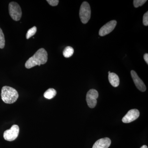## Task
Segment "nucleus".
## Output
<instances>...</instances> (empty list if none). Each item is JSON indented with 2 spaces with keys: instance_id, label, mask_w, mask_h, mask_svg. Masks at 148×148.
I'll use <instances>...</instances> for the list:
<instances>
[{
  "instance_id": "19",
  "label": "nucleus",
  "mask_w": 148,
  "mask_h": 148,
  "mask_svg": "<svg viewBox=\"0 0 148 148\" xmlns=\"http://www.w3.org/2000/svg\"><path fill=\"white\" fill-rule=\"evenodd\" d=\"M144 58L147 64H148V54L147 53L144 54Z\"/></svg>"
},
{
  "instance_id": "16",
  "label": "nucleus",
  "mask_w": 148,
  "mask_h": 148,
  "mask_svg": "<svg viewBox=\"0 0 148 148\" xmlns=\"http://www.w3.org/2000/svg\"><path fill=\"white\" fill-rule=\"evenodd\" d=\"M147 1L146 0H134L133 4L135 8H138L143 5Z\"/></svg>"
},
{
  "instance_id": "12",
  "label": "nucleus",
  "mask_w": 148,
  "mask_h": 148,
  "mask_svg": "<svg viewBox=\"0 0 148 148\" xmlns=\"http://www.w3.org/2000/svg\"><path fill=\"white\" fill-rule=\"evenodd\" d=\"M56 94V90L53 88H50L45 91L44 94V96L47 99H51L54 98Z\"/></svg>"
},
{
  "instance_id": "3",
  "label": "nucleus",
  "mask_w": 148,
  "mask_h": 148,
  "mask_svg": "<svg viewBox=\"0 0 148 148\" xmlns=\"http://www.w3.org/2000/svg\"><path fill=\"white\" fill-rule=\"evenodd\" d=\"M79 14L82 23L84 24L88 23L90 18L91 10L89 3L87 2H84L81 5Z\"/></svg>"
},
{
  "instance_id": "13",
  "label": "nucleus",
  "mask_w": 148,
  "mask_h": 148,
  "mask_svg": "<svg viewBox=\"0 0 148 148\" xmlns=\"http://www.w3.org/2000/svg\"><path fill=\"white\" fill-rule=\"evenodd\" d=\"M74 52L73 48L71 47L68 46L64 49L63 51V55L65 58H69L73 55Z\"/></svg>"
},
{
  "instance_id": "15",
  "label": "nucleus",
  "mask_w": 148,
  "mask_h": 148,
  "mask_svg": "<svg viewBox=\"0 0 148 148\" xmlns=\"http://www.w3.org/2000/svg\"><path fill=\"white\" fill-rule=\"evenodd\" d=\"M5 45V39L2 30L0 28V49H3Z\"/></svg>"
},
{
  "instance_id": "1",
  "label": "nucleus",
  "mask_w": 148,
  "mask_h": 148,
  "mask_svg": "<svg viewBox=\"0 0 148 148\" xmlns=\"http://www.w3.org/2000/svg\"><path fill=\"white\" fill-rule=\"evenodd\" d=\"M47 51L44 48L40 49L27 60L25 64V67L30 69L36 66L43 65L47 62Z\"/></svg>"
},
{
  "instance_id": "7",
  "label": "nucleus",
  "mask_w": 148,
  "mask_h": 148,
  "mask_svg": "<svg viewBox=\"0 0 148 148\" xmlns=\"http://www.w3.org/2000/svg\"><path fill=\"white\" fill-rule=\"evenodd\" d=\"M117 24V22L115 20H112L109 21L107 24L101 27L99 31V35L101 36H104L108 34L111 32L113 31L115 28Z\"/></svg>"
},
{
  "instance_id": "9",
  "label": "nucleus",
  "mask_w": 148,
  "mask_h": 148,
  "mask_svg": "<svg viewBox=\"0 0 148 148\" xmlns=\"http://www.w3.org/2000/svg\"><path fill=\"white\" fill-rule=\"evenodd\" d=\"M131 75L137 88L142 92H145L146 90V86L142 80L138 76L137 73L135 71H131Z\"/></svg>"
},
{
  "instance_id": "2",
  "label": "nucleus",
  "mask_w": 148,
  "mask_h": 148,
  "mask_svg": "<svg viewBox=\"0 0 148 148\" xmlns=\"http://www.w3.org/2000/svg\"><path fill=\"white\" fill-rule=\"evenodd\" d=\"M2 100L7 104H12L15 103L18 97L17 90L13 88L4 86L2 88L1 92Z\"/></svg>"
},
{
  "instance_id": "21",
  "label": "nucleus",
  "mask_w": 148,
  "mask_h": 148,
  "mask_svg": "<svg viewBox=\"0 0 148 148\" xmlns=\"http://www.w3.org/2000/svg\"><path fill=\"white\" fill-rule=\"evenodd\" d=\"M110 73H111L110 71H109V72H108V74H109Z\"/></svg>"
},
{
  "instance_id": "11",
  "label": "nucleus",
  "mask_w": 148,
  "mask_h": 148,
  "mask_svg": "<svg viewBox=\"0 0 148 148\" xmlns=\"http://www.w3.org/2000/svg\"><path fill=\"white\" fill-rule=\"evenodd\" d=\"M108 79L109 82L114 87H116L119 85L120 80L119 77L116 74L111 73L109 74Z\"/></svg>"
},
{
  "instance_id": "20",
  "label": "nucleus",
  "mask_w": 148,
  "mask_h": 148,
  "mask_svg": "<svg viewBox=\"0 0 148 148\" xmlns=\"http://www.w3.org/2000/svg\"><path fill=\"white\" fill-rule=\"evenodd\" d=\"M140 148H148V147L146 145H143Z\"/></svg>"
},
{
  "instance_id": "18",
  "label": "nucleus",
  "mask_w": 148,
  "mask_h": 148,
  "mask_svg": "<svg viewBox=\"0 0 148 148\" xmlns=\"http://www.w3.org/2000/svg\"><path fill=\"white\" fill-rule=\"evenodd\" d=\"M48 3L52 6H56L58 5L59 1L58 0H47V1Z\"/></svg>"
},
{
  "instance_id": "10",
  "label": "nucleus",
  "mask_w": 148,
  "mask_h": 148,
  "mask_svg": "<svg viewBox=\"0 0 148 148\" xmlns=\"http://www.w3.org/2000/svg\"><path fill=\"white\" fill-rule=\"evenodd\" d=\"M111 144V141L110 138H101L94 143L92 148H108Z\"/></svg>"
},
{
  "instance_id": "4",
  "label": "nucleus",
  "mask_w": 148,
  "mask_h": 148,
  "mask_svg": "<svg viewBox=\"0 0 148 148\" xmlns=\"http://www.w3.org/2000/svg\"><path fill=\"white\" fill-rule=\"evenodd\" d=\"M10 15L14 21H18L22 16L21 8L17 3L12 2L9 5Z\"/></svg>"
},
{
  "instance_id": "6",
  "label": "nucleus",
  "mask_w": 148,
  "mask_h": 148,
  "mask_svg": "<svg viewBox=\"0 0 148 148\" xmlns=\"http://www.w3.org/2000/svg\"><path fill=\"white\" fill-rule=\"evenodd\" d=\"M98 97V92L96 90L91 89L87 92L86 101L88 107L91 108H95L97 104V99Z\"/></svg>"
},
{
  "instance_id": "5",
  "label": "nucleus",
  "mask_w": 148,
  "mask_h": 148,
  "mask_svg": "<svg viewBox=\"0 0 148 148\" xmlns=\"http://www.w3.org/2000/svg\"><path fill=\"white\" fill-rule=\"evenodd\" d=\"M19 128L18 125H14L10 129L5 130L3 133V138L8 141H14L18 137Z\"/></svg>"
},
{
  "instance_id": "17",
  "label": "nucleus",
  "mask_w": 148,
  "mask_h": 148,
  "mask_svg": "<svg viewBox=\"0 0 148 148\" xmlns=\"http://www.w3.org/2000/svg\"><path fill=\"white\" fill-rule=\"evenodd\" d=\"M143 23L145 26L148 25V12H147L144 14L143 17Z\"/></svg>"
},
{
  "instance_id": "14",
  "label": "nucleus",
  "mask_w": 148,
  "mask_h": 148,
  "mask_svg": "<svg viewBox=\"0 0 148 148\" xmlns=\"http://www.w3.org/2000/svg\"><path fill=\"white\" fill-rule=\"evenodd\" d=\"M36 32L37 28L36 27H34L29 29L26 34V38L27 39H29L30 38L34 36L36 33Z\"/></svg>"
},
{
  "instance_id": "8",
  "label": "nucleus",
  "mask_w": 148,
  "mask_h": 148,
  "mask_svg": "<svg viewBox=\"0 0 148 148\" xmlns=\"http://www.w3.org/2000/svg\"><path fill=\"white\" fill-rule=\"evenodd\" d=\"M140 114V112L138 110L132 109L127 112L126 115L123 118L122 121L124 123H129L138 119Z\"/></svg>"
}]
</instances>
